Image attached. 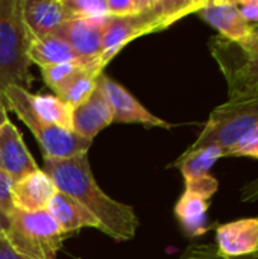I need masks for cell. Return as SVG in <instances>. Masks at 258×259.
I'll return each mask as SVG.
<instances>
[{
	"mask_svg": "<svg viewBox=\"0 0 258 259\" xmlns=\"http://www.w3.org/2000/svg\"><path fill=\"white\" fill-rule=\"evenodd\" d=\"M58 191L70 196L99 223V231L123 243L135 237L140 222L131 205L109 197L96 182L88 153L67 159H44L43 168Z\"/></svg>",
	"mask_w": 258,
	"mask_h": 259,
	"instance_id": "6da1fadb",
	"label": "cell"
},
{
	"mask_svg": "<svg viewBox=\"0 0 258 259\" xmlns=\"http://www.w3.org/2000/svg\"><path fill=\"white\" fill-rule=\"evenodd\" d=\"M207 2L208 0H154L149 9L137 15L109 17L103 36L102 55L99 58V67L103 70L109 61H113L114 56L131 41L170 27L181 18L201 11Z\"/></svg>",
	"mask_w": 258,
	"mask_h": 259,
	"instance_id": "7a4b0ae2",
	"label": "cell"
},
{
	"mask_svg": "<svg viewBox=\"0 0 258 259\" xmlns=\"http://www.w3.org/2000/svg\"><path fill=\"white\" fill-rule=\"evenodd\" d=\"M29 42L21 0H0V99L9 87L29 91L33 82L27 58Z\"/></svg>",
	"mask_w": 258,
	"mask_h": 259,
	"instance_id": "3957f363",
	"label": "cell"
},
{
	"mask_svg": "<svg viewBox=\"0 0 258 259\" xmlns=\"http://www.w3.org/2000/svg\"><path fill=\"white\" fill-rule=\"evenodd\" d=\"M2 100L6 109H11L32 132L43 150L44 159H67L82 153H88L93 141L79 137L76 132L53 124L43 123L33 112L30 105V93L17 87L3 91Z\"/></svg>",
	"mask_w": 258,
	"mask_h": 259,
	"instance_id": "277c9868",
	"label": "cell"
},
{
	"mask_svg": "<svg viewBox=\"0 0 258 259\" xmlns=\"http://www.w3.org/2000/svg\"><path fill=\"white\" fill-rule=\"evenodd\" d=\"M257 126L258 94L227 100L211 111L201 134L189 147V150L216 144L225 149L228 153Z\"/></svg>",
	"mask_w": 258,
	"mask_h": 259,
	"instance_id": "5b68a950",
	"label": "cell"
},
{
	"mask_svg": "<svg viewBox=\"0 0 258 259\" xmlns=\"http://www.w3.org/2000/svg\"><path fill=\"white\" fill-rule=\"evenodd\" d=\"M5 238L24 258L56 259L67 235L61 232L47 211L21 212L14 209Z\"/></svg>",
	"mask_w": 258,
	"mask_h": 259,
	"instance_id": "8992f818",
	"label": "cell"
},
{
	"mask_svg": "<svg viewBox=\"0 0 258 259\" xmlns=\"http://www.w3.org/2000/svg\"><path fill=\"white\" fill-rule=\"evenodd\" d=\"M208 49L225 77L228 100L258 94V27L245 46L216 35L208 41Z\"/></svg>",
	"mask_w": 258,
	"mask_h": 259,
	"instance_id": "52a82bcc",
	"label": "cell"
},
{
	"mask_svg": "<svg viewBox=\"0 0 258 259\" xmlns=\"http://www.w3.org/2000/svg\"><path fill=\"white\" fill-rule=\"evenodd\" d=\"M97 88L113 109V123L123 124H141L144 127H161L172 129V124L166 120L154 115L144 108L138 99H135L123 85L102 73L97 79Z\"/></svg>",
	"mask_w": 258,
	"mask_h": 259,
	"instance_id": "ba28073f",
	"label": "cell"
},
{
	"mask_svg": "<svg viewBox=\"0 0 258 259\" xmlns=\"http://www.w3.org/2000/svg\"><path fill=\"white\" fill-rule=\"evenodd\" d=\"M196 15L216 29L219 36L237 46L248 44L257 30L242 17L237 3L233 0H208Z\"/></svg>",
	"mask_w": 258,
	"mask_h": 259,
	"instance_id": "9c48e42d",
	"label": "cell"
},
{
	"mask_svg": "<svg viewBox=\"0 0 258 259\" xmlns=\"http://www.w3.org/2000/svg\"><path fill=\"white\" fill-rule=\"evenodd\" d=\"M108 18H70L52 35L64 39L84 61L99 62Z\"/></svg>",
	"mask_w": 258,
	"mask_h": 259,
	"instance_id": "30bf717a",
	"label": "cell"
},
{
	"mask_svg": "<svg viewBox=\"0 0 258 259\" xmlns=\"http://www.w3.org/2000/svg\"><path fill=\"white\" fill-rule=\"evenodd\" d=\"M0 164L2 170L8 173L14 182L40 170L23 141L21 132L9 120L8 114H3L0 118Z\"/></svg>",
	"mask_w": 258,
	"mask_h": 259,
	"instance_id": "8fae6325",
	"label": "cell"
},
{
	"mask_svg": "<svg viewBox=\"0 0 258 259\" xmlns=\"http://www.w3.org/2000/svg\"><path fill=\"white\" fill-rule=\"evenodd\" d=\"M217 253L225 258H239L258 252V219H239L216 226Z\"/></svg>",
	"mask_w": 258,
	"mask_h": 259,
	"instance_id": "7c38bea8",
	"label": "cell"
},
{
	"mask_svg": "<svg viewBox=\"0 0 258 259\" xmlns=\"http://www.w3.org/2000/svg\"><path fill=\"white\" fill-rule=\"evenodd\" d=\"M21 17L30 41L52 35L70 20L61 0H21Z\"/></svg>",
	"mask_w": 258,
	"mask_h": 259,
	"instance_id": "4fadbf2b",
	"label": "cell"
},
{
	"mask_svg": "<svg viewBox=\"0 0 258 259\" xmlns=\"http://www.w3.org/2000/svg\"><path fill=\"white\" fill-rule=\"evenodd\" d=\"M56 193L58 188L50 176L40 168L14 182L12 206L15 211L21 212L46 211Z\"/></svg>",
	"mask_w": 258,
	"mask_h": 259,
	"instance_id": "5bb4252c",
	"label": "cell"
},
{
	"mask_svg": "<svg viewBox=\"0 0 258 259\" xmlns=\"http://www.w3.org/2000/svg\"><path fill=\"white\" fill-rule=\"evenodd\" d=\"M109 124H113V109L99 88L84 103L73 108L71 129L85 140L93 141Z\"/></svg>",
	"mask_w": 258,
	"mask_h": 259,
	"instance_id": "9a60e30c",
	"label": "cell"
},
{
	"mask_svg": "<svg viewBox=\"0 0 258 259\" xmlns=\"http://www.w3.org/2000/svg\"><path fill=\"white\" fill-rule=\"evenodd\" d=\"M208 199L184 190L175 205L173 212L182 232L189 238H198L207 234L211 228L208 223Z\"/></svg>",
	"mask_w": 258,
	"mask_h": 259,
	"instance_id": "2e32d148",
	"label": "cell"
},
{
	"mask_svg": "<svg viewBox=\"0 0 258 259\" xmlns=\"http://www.w3.org/2000/svg\"><path fill=\"white\" fill-rule=\"evenodd\" d=\"M46 211L50 214V217L55 220L61 232L65 235L78 232L85 228H93L99 231V223L96 222V219L88 211H85L78 202H75L70 196L61 191H58L53 196Z\"/></svg>",
	"mask_w": 258,
	"mask_h": 259,
	"instance_id": "e0dca14e",
	"label": "cell"
},
{
	"mask_svg": "<svg viewBox=\"0 0 258 259\" xmlns=\"http://www.w3.org/2000/svg\"><path fill=\"white\" fill-rule=\"evenodd\" d=\"M103 73L99 64L82 65L78 71L62 80L55 90V96L68 103L71 108L84 103L97 88V79Z\"/></svg>",
	"mask_w": 258,
	"mask_h": 259,
	"instance_id": "ac0fdd59",
	"label": "cell"
},
{
	"mask_svg": "<svg viewBox=\"0 0 258 259\" xmlns=\"http://www.w3.org/2000/svg\"><path fill=\"white\" fill-rule=\"evenodd\" d=\"M27 58L30 64H36L40 68L64 62L94 64L84 61L64 39L56 35H49L46 38L30 41L27 49Z\"/></svg>",
	"mask_w": 258,
	"mask_h": 259,
	"instance_id": "d6986e66",
	"label": "cell"
},
{
	"mask_svg": "<svg viewBox=\"0 0 258 259\" xmlns=\"http://www.w3.org/2000/svg\"><path fill=\"white\" fill-rule=\"evenodd\" d=\"M227 156L225 149H222L220 146L211 144V146H205V147H199V149H193V150H186L173 164L172 167L179 168L184 182L208 175L210 168L222 158Z\"/></svg>",
	"mask_w": 258,
	"mask_h": 259,
	"instance_id": "ffe728a7",
	"label": "cell"
},
{
	"mask_svg": "<svg viewBox=\"0 0 258 259\" xmlns=\"http://www.w3.org/2000/svg\"><path fill=\"white\" fill-rule=\"evenodd\" d=\"M30 105L35 115L43 123L73 131V108L55 94H30Z\"/></svg>",
	"mask_w": 258,
	"mask_h": 259,
	"instance_id": "44dd1931",
	"label": "cell"
},
{
	"mask_svg": "<svg viewBox=\"0 0 258 259\" xmlns=\"http://www.w3.org/2000/svg\"><path fill=\"white\" fill-rule=\"evenodd\" d=\"M70 18L102 20L109 17L106 0H61Z\"/></svg>",
	"mask_w": 258,
	"mask_h": 259,
	"instance_id": "7402d4cb",
	"label": "cell"
},
{
	"mask_svg": "<svg viewBox=\"0 0 258 259\" xmlns=\"http://www.w3.org/2000/svg\"><path fill=\"white\" fill-rule=\"evenodd\" d=\"M96 64V62H94ZM99 64V62H97ZM82 65H90V64H79V62H64V64H55L49 67H43L41 76L46 82V85L52 90H55L62 80H65L68 76H71L75 71H78Z\"/></svg>",
	"mask_w": 258,
	"mask_h": 259,
	"instance_id": "603a6c76",
	"label": "cell"
},
{
	"mask_svg": "<svg viewBox=\"0 0 258 259\" xmlns=\"http://www.w3.org/2000/svg\"><path fill=\"white\" fill-rule=\"evenodd\" d=\"M109 17L137 15L152 6L154 0H106Z\"/></svg>",
	"mask_w": 258,
	"mask_h": 259,
	"instance_id": "cb8c5ba5",
	"label": "cell"
},
{
	"mask_svg": "<svg viewBox=\"0 0 258 259\" xmlns=\"http://www.w3.org/2000/svg\"><path fill=\"white\" fill-rule=\"evenodd\" d=\"M186 190L211 200L213 196L216 194V191L219 190V181L208 173V175L186 181Z\"/></svg>",
	"mask_w": 258,
	"mask_h": 259,
	"instance_id": "d4e9b609",
	"label": "cell"
},
{
	"mask_svg": "<svg viewBox=\"0 0 258 259\" xmlns=\"http://www.w3.org/2000/svg\"><path fill=\"white\" fill-rule=\"evenodd\" d=\"M179 259H258V252L239 258H225L217 253L214 244H192L184 250Z\"/></svg>",
	"mask_w": 258,
	"mask_h": 259,
	"instance_id": "484cf974",
	"label": "cell"
},
{
	"mask_svg": "<svg viewBox=\"0 0 258 259\" xmlns=\"http://www.w3.org/2000/svg\"><path fill=\"white\" fill-rule=\"evenodd\" d=\"M227 156H237V158H251L258 161V126L251 131L243 140H240L228 153Z\"/></svg>",
	"mask_w": 258,
	"mask_h": 259,
	"instance_id": "4316f807",
	"label": "cell"
},
{
	"mask_svg": "<svg viewBox=\"0 0 258 259\" xmlns=\"http://www.w3.org/2000/svg\"><path fill=\"white\" fill-rule=\"evenodd\" d=\"M12 187H14L12 178L0 168V212H3L8 217L14 212Z\"/></svg>",
	"mask_w": 258,
	"mask_h": 259,
	"instance_id": "83f0119b",
	"label": "cell"
},
{
	"mask_svg": "<svg viewBox=\"0 0 258 259\" xmlns=\"http://www.w3.org/2000/svg\"><path fill=\"white\" fill-rule=\"evenodd\" d=\"M242 17L254 27H258V0H239L236 2Z\"/></svg>",
	"mask_w": 258,
	"mask_h": 259,
	"instance_id": "f1b7e54d",
	"label": "cell"
},
{
	"mask_svg": "<svg viewBox=\"0 0 258 259\" xmlns=\"http://www.w3.org/2000/svg\"><path fill=\"white\" fill-rule=\"evenodd\" d=\"M239 199L243 203L258 202V176L243 184V187L239 190Z\"/></svg>",
	"mask_w": 258,
	"mask_h": 259,
	"instance_id": "f546056e",
	"label": "cell"
},
{
	"mask_svg": "<svg viewBox=\"0 0 258 259\" xmlns=\"http://www.w3.org/2000/svg\"><path fill=\"white\" fill-rule=\"evenodd\" d=\"M0 259H27L21 255H18L8 243V240L5 238V234L0 235Z\"/></svg>",
	"mask_w": 258,
	"mask_h": 259,
	"instance_id": "4dcf8cb0",
	"label": "cell"
},
{
	"mask_svg": "<svg viewBox=\"0 0 258 259\" xmlns=\"http://www.w3.org/2000/svg\"><path fill=\"white\" fill-rule=\"evenodd\" d=\"M9 228V217L0 212V235H3Z\"/></svg>",
	"mask_w": 258,
	"mask_h": 259,
	"instance_id": "1f68e13d",
	"label": "cell"
},
{
	"mask_svg": "<svg viewBox=\"0 0 258 259\" xmlns=\"http://www.w3.org/2000/svg\"><path fill=\"white\" fill-rule=\"evenodd\" d=\"M0 168H2V164H0Z\"/></svg>",
	"mask_w": 258,
	"mask_h": 259,
	"instance_id": "d6a6232c",
	"label": "cell"
}]
</instances>
